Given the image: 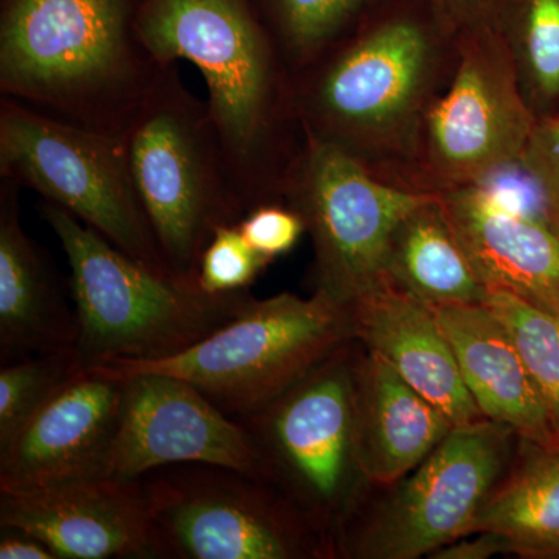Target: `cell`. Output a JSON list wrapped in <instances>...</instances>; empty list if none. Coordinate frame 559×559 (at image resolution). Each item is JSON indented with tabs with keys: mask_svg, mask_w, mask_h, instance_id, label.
Wrapping results in <instances>:
<instances>
[{
	"mask_svg": "<svg viewBox=\"0 0 559 559\" xmlns=\"http://www.w3.org/2000/svg\"><path fill=\"white\" fill-rule=\"evenodd\" d=\"M459 35L425 0H382L294 79L305 139L404 189L423 121L450 86Z\"/></svg>",
	"mask_w": 559,
	"mask_h": 559,
	"instance_id": "obj_1",
	"label": "cell"
},
{
	"mask_svg": "<svg viewBox=\"0 0 559 559\" xmlns=\"http://www.w3.org/2000/svg\"><path fill=\"white\" fill-rule=\"evenodd\" d=\"M138 28L162 64L189 61L200 70L245 212L285 202L286 176L305 135L293 73L255 2L139 0Z\"/></svg>",
	"mask_w": 559,
	"mask_h": 559,
	"instance_id": "obj_2",
	"label": "cell"
},
{
	"mask_svg": "<svg viewBox=\"0 0 559 559\" xmlns=\"http://www.w3.org/2000/svg\"><path fill=\"white\" fill-rule=\"evenodd\" d=\"M139 0H0V95L123 139L171 66L138 28Z\"/></svg>",
	"mask_w": 559,
	"mask_h": 559,
	"instance_id": "obj_3",
	"label": "cell"
},
{
	"mask_svg": "<svg viewBox=\"0 0 559 559\" xmlns=\"http://www.w3.org/2000/svg\"><path fill=\"white\" fill-rule=\"evenodd\" d=\"M39 212L68 259L83 367L171 358L226 325L252 299L248 290L212 296L197 278L153 270L51 202Z\"/></svg>",
	"mask_w": 559,
	"mask_h": 559,
	"instance_id": "obj_4",
	"label": "cell"
},
{
	"mask_svg": "<svg viewBox=\"0 0 559 559\" xmlns=\"http://www.w3.org/2000/svg\"><path fill=\"white\" fill-rule=\"evenodd\" d=\"M140 200L168 266L197 278L205 246L246 212L231 183L207 102L183 83L178 64L162 75L123 135Z\"/></svg>",
	"mask_w": 559,
	"mask_h": 559,
	"instance_id": "obj_5",
	"label": "cell"
},
{
	"mask_svg": "<svg viewBox=\"0 0 559 559\" xmlns=\"http://www.w3.org/2000/svg\"><path fill=\"white\" fill-rule=\"evenodd\" d=\"M356 341L348 305L322 290L250 299L197 345L159 360L112 359L97 367L127 378L159 371L189 381L234 418L267 406L337 349ZM94 367V366H92Z\"/></svg>",
	"mask_w": 559,
	"mask_h": 559,
	"instance_id": "obj_6",
	"label": "cell"
},
{
	"mask_svg": "<svg viewBox=\"0 0 559 559\" xmlns=\"http://www.w3.org/2000/svg\"><path fill=\"white\" fill-rule=\"evenodd\" d=\"M0 176L35 190L140 263L175 274L140 200L123 139L2 97Z\"/></svg>",
	"mask_w": 559,
	"mask_h": 559,
	"instance_id": "obj_7",
	"label": "cell"
},
{
	"mask_svg": "<svg viewBox=\"0 0 559 559\" xmlns=\"http://www.w3.org/2000/svg\"><path fill=\"white\" fill-rule=\"evenodd\" d=\"M538 120L498 31L459 33L457 68L423 121L404 189L443 194L502 179L518 170Z\"/></svg>",
	"mask_w": 559,
	"mask_h": 559,
	"instance_id": "obj_8",
	"label": "cell"
},
{
	"mask_svg": "<svg viewBox=\"0 0 559 559\" xmlns=\"http://www.w3.org/2000/svg\"><path fill=\"white\" fill-rule=\"evenodd\" d=\"M156 559H296L331 543L271 481L186 463L143 476Z\"/></svg>",
	"mask_w": 559,
	"mask_h": 559,
	"instance_id": "obj_9",
	"label": "cell"
},
{
	"mask_svg": "<svg viewBox=\"0 0 559 559\" xmlns=\"http://www.w3.org/2000/svg\"><path fill=\"white\" fill-rule=\"evenodd\" d=\"M355 342L308 371L278 399L237 418L277 487L333 544L360 477L353 447Z\"/></svg>",
	"mask_w": 559,
	"mask_h": 559,
	"instance_id": "obj_10",
	"label": "cell"
},
{
	"mask_svg": "<svg viewBox=\"0 0 559 559\" xmlns=\"http://www.w3.org/2000/svg\"><path fill=\"white\" fill-rule=\"evenodd\" d=\"M430 197L392 186L342 151L305 139L283 201L300 213L310 234L314 290L352 307L380 286L393 230Z\"/></svg>",
	"mask_w": 559,
	"mask_h": 559,
	"instance_id": "obj_11",
	"label": "cell"
},
{
	"mask_svg": "<svg viewBox=\"0 0 559 559\" xmlns=\"http://www.w3.org/2000/svg\"><path fill=\"white\" fill-rule=\"evenodd\" d=\"M513 440V430L489 419L452 429L381 510L359 528L340 530L342 554L417 559L465 538L511 463Z\"/></svg>",
	"mask_w": 559,
	"mask_h": 559,
	"instance_id": "obj_12",
	"label": "cell"
},
{
	"mask_svg": "<svg viewBox=\"0 0 559 559\" xmlns=\"http://www.w3.org/2000/svg\"><path fill=\"white\" fill-rule=\"evenodd\" d=\"M123 407L105 476L140 480L164 466L204 463L266 480L248 429L189 381L159 371L123 378Z\"/></svg>",
	"mask_w": 559,
	"mask_h": 559,
	"instance_id": "obj_13",
	"label": "cell"
},
{
	"mask_svg": "<svg viewBox=\"0 0 559 559\" xmlns=\"http://www.w3.org/2000/svg\"><path fill=\"white\" fill-rule=\"evenodd\" d=\"M123 378L83 367L0 450V492L22 495L105 476L123 407Z\"/></svg>",
	"mask_w": 559,
	"mask_h": 559,
	"instance_id": "obj_14",
	"label": "cell"
},
{
	"mask_svg": "<svg viewBox=\"0 0 559 559\" xmlns=\"http://www.w3.org/2000/svg\"><path fill=\"white\" fill-rule=\"evenodd\" d=\"M0 528L31 533L61 559L156 558L142 480L100 476L0 492Z\"/></svg>",
	"mask_w": 559,
	"mask_h": 559,
	"instance_id": "obj_15",
	"label": "cell"
},
{
	"mask_svg": "<svg viewBox=\"0 0 559 559\" xmlns=\"http://www.w3.org/2000/svg\"><path fill=\"white\" fill-rule=\"evenodd\" d=\"M452 230L488 290L559 312V235L499 183L439 194Z\"/></svg>",
	"mask_w": 559,
	"mask_h": 559,
	"instance_id": "obj_16",
	"label": "cell"
},
{
	"mask_svg": "<svg viewBox=\"0 0 559 559\" xmlns=\"http://www.w3.org/2000/svg\"><path fill=\"white\" fill-rule=\"evenodd\" d=\"M20 190L0 176V366L75 348L80 331L69 283L22 227Z\"/></svg>",
	"mask_w": 559,
	"mask_h": 559,
	"instance_id": "obj_17",
	"label": "cell"
},
{
	"mask_svg": "<svg viewBox=\"0 0 559 559\" xmlns=\"http://www.w3.org/2000/svg\"><path fill=\"white\" fill-rule=\"evenodd\" d=\"M355 336L455 428L484 418L463 382L457 359L432 308L388 282L352 304Z\"/></svg>",
	"mask_w": 559,
	"mask_h": 559,
	"instance_id": "obj_18",
	"label": "cell"
},
{
	"mask_svg": "<svg viewBox=\"0 0 559 559\" xmlns=\"http://www.w3.org/2000/svg\"><path fill=\"white\" fill-rule=\"evenodd\" d=\"M380 356L356 353L353 369V447L360 479L377 487L403 480L454 429Z\"/></svg>",
	"mask_w": 559,
	"mask_h": 559,
	"instance_id": "obj_19",
	"label": "cell"
},
{
	"mask_svg": "<svg viewBox=\"0 0 559 559\" xmlns=\"http://www.w3.org/2000/svg\"><path fill=\"white\" fill-rule=\"evenodd\" d=\"M430 308L484 418L513 430L522 441L559 447L538 389L498 316L485 304Z\"/></svg>",
	"mask_w": 559,
	"mask_h": 559,
	"instance_id": "obj_20",
	"label": "cell"
},
{
	"mask_svg": "<svg viewBox=\"0 0 559 559\" xmlns=\"http://www.w3.org/2000/svg\"><path fill=\"white\" fill-rule=\"evenodd\" d=\"M384 282L429 307L485 304L489 293L466 259L439 194L407 213L393 230Z\"/></svg>",
	"mask_w": 559,
	"mask_h": 559,
	"instance_id": "obj_21",
	"label": "cell"
},
{
	"mask_svg": "<svg viewBox=\"0 0 559 559\" xmlns=\"http://www.w3.org/2000/svg\"><path fill=\"white\" fill-rule=\"evenodd\" d=\"M479 532L499 533L518 557L559 559V447L520 440V457L485 500L469 535Z\"/></svg>",
	"mask_w": 559,
	"mask_h": 559,
	"instance_id": "obj_22",
	"label": "cell"
},
{
	"mask_svg": "<svg viewBox=\"0 0 559 559\" xmlns=\"http://www.w3.org/2000/svg\"><path fill=\"white\" fill-rule=\"evenodd\" d=\"M492 27L538 119L559 112V0H499Z\"/></svg>",
	"mask_w": 559,
	"mask_h": 559,
	"instance_id": "obj_23",
	"label": "cell"
},
{
	"mask_svg": "<svg viewBox=\"0 0 559 559\" xmlns=\"http://www.w3.org/2000/svg\"><path fill=\"white\" fill-rule=\"evenodd\" d=\"M293 79L366 20L382 0H253Z\"/></svg>",
	"mask_w": 559,
	"mask_h": 559,
	"instance_id": "obj_24",
	"label": "cell"
},
{
	"mask_svg": "<svg viewBox=\"0 0 559 559\" xmlns=\"http://www.w3.org/2000/svg\"><path fill=\"white\" fill-rule=\"evenodd\" d=\"M485 305L509 330L559 440V312L503 290H489Z\"/></svg>",
	"mask_w": 559,
	"mask_h": 559,
	"instance_id": "obj_25",
	"label": "cell"
},
{
	"mask_svg": "<svg viewBox=\"0 0 559 559\" xmlns=\"http://www.w3.org/2000/svg\"><path fill=\"white\" fill-rule=\"evenodd\" d=\"M81 369L83 364L75 348L43 353L0 366V450Z\"/></svg>",
	"mask_w": 559,
	"mask_h": 559,
	"instance_id": "obj_26",
	"label": "cell"
},
{
	"mask_svg": "<svg viewBox=\"0 0 559 559\" xmlns=\"http://www.w3.org/2000/svg\"><path fill=\"white\" fill-rule=\"evenodd\" d=\"M270 264L249 245L238 224L223 226L202 252L198 283L212 296L245 293Z\"/></svg>",
	"mask_w": 559,
	"mask_h": 559,
	"instance_id": "obj_27",
	"label": "cell"
},
{
	"mask_svg": "<svg viewBox=\"0 0 559 559\" xmlns=\"http://www.w3.org/2000/svg\"><path fill=\"white\" fill-rule=\"evenodd\" d=\"M516 171L536 215L559 235V114L538 120Z\"/></svg>",
	"mask_w": 559,
	"mask_h": 559,
	"instance_id": "obj_28",
	"label": "cell"
},
{
	"mask_svg": "<svg viewBox=\"0 0 559 559\" xmlns=\"http://www.w3.org/2000/svg\"><path fill=\"white\" fill-rule=\"evenodd\" d=\"M238 227L249 245L270 263L296 248L307 231L300 213L286 202H270L250 210Z\"/></svg>",
	"mask_w": 559,
	"mask_h": 559,
	"instance_id": "obj_29",
	"label": "cell"
},
{
	"mask_svg": "<svg viewBox=\"0 0 559 559\" xmlns=\"http://www.w3.org/2000/svg\"><path fill=\"white\" fill-rule=\"evenodd\" d=\"M452 32L491 25L499 0H425Z\"/></svg>",
	"mask_w": 559,
	"mask_h": 559,
	"instance_id": "obj_30",
	"label": "cell"
},
{
	"mask_svg": "<svg viewBox=\"0 0 559 559\" xmlns=\"http://www.w3.org/2000/svg\"><path fill=\"white\" fill-rule=\"evenodd\" d=\"M433 551V559H487L496 555L511 554L509 540L495 532L473 533Z\"/></svg>",
	"mask_w": 559,
	"mask_h": 559,
	"instance_id": "obj_31",
	"label": "cell"
},
{
	"mask_svg": "<svg viewBox=\"0 0 559 559\" xmlns=\"http://www.w3.org/2000/svg\"><path fill=\"white\" fill-rule=\"evenodd\" d=\"M0 559H61L44 540L16 528H2Z\"/></svg>",
	"mask_w": 559,
	"mask_h": 559,
	"instance_id": "obj_32",
	"label": "cell"
},
{
	"mask_svg": "<svg viewBox=\"0 0 559 559\" xmlns=\"http://www.w3.org/2000/svg\"><path fill=\"white\" fill-rule=\"evenodd\" d=\"M559 114V112H558Z\"/></svg>",
	"mask_w": 559,
	"mask_h": 559,
	"instance_id": "obj_33",
	"label": "cell"
}]
</instances>
